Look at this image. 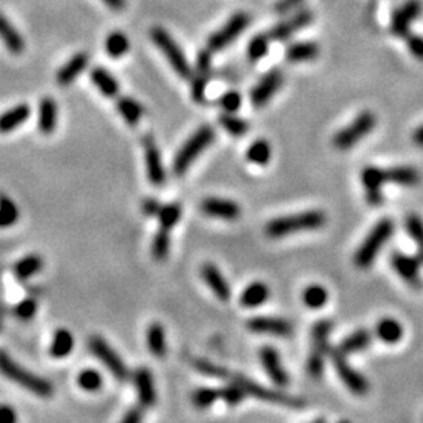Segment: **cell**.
Returning <instances> with one entry per match:
<instances>
[{"label":"cell","instance_id":"cell-1","mask_svg":"<svg viewBox=\"0 0 423 423\" xmlns=\"http://www.w3.org/2000/svg\"><path fill=\"white\" fill-rule=\"evenodd\" d=\"M326 223V215L321 210H306L293 215H285L274 218L265 226V232L272 239H282V237L292 235L303 230H315L323 228Z\"/></svg>","mask_w":423,"mask_h":423},{"label":"cell","instance_id":"cell-2","mask_svg":"<svg viewBox=\"0 0 423 423\" xmlns=\"http://www.w3.org/2000/svg\"><path fill=\"white\" fill-rule=\"evenodd\" d=\"M0 373L16 382V384H19L21 387L38 395V397L47 398L54 393V387L47 380H44V378L32 373V371H28L24 367L16 364L2 349H0Z\"/></svg>","mask_w":423,"mask_h":423},{"label":"cell","instance_id":"cell-3","mask_svg":"<svg viewBox=\"0 0 423 423\" xmlns=\"http://www.w3.org/2000/svg\"><path fill=\"white\" fill-rule=\"evenodd\" d=\"M393 229L395 224L391 218L380 219L358 248V251L354 254L353 259L354 265H356L358 268H369L370 265L375 262V259L382 250V246H384L387 243V240L391 239Z\"/></svg>","mask_w":423,"mask_h":423},{"label":"cell","instance_id":"cell-4","mask_svg":"<svg viewBox=\"0 0 423 423\" xmlns=\"http://www.w3.org/2000/svg\"><path fill=\"white\" fill-rule=\"evenodd\" d=\"M332 331L331 320H318L315 321L312 328V340H310V351L307 358V373L314 380H320L323 375L325 359L331 351L329 348V334Z\"/></svg>","mask_w":423,"mask_h":423},{"label":"cell","instance_id":"cell-5","mask_svg":"<svg viewBox=\"0 0 423 423\" xmlns=\"http://www.w3.org/2000/svg\"><path fill=\"white\" fill-rule=\"evenodd\" d=\"M215 138V132L210 126H202L185 141V144L179 149L173 162V171L176 176H184L191 163H193Z\"/></svg>","mask_w":423,"mask_h":423},{"label":"cell","instance_id":"cell-6","mask_svg":"<svg viewBox=\"0 0 423 423\" xmlns=\"http://www.w3.org/2000/svg\"><path fill=\"white\" fill-rule=\"evenodd\" d=\"M376 126V116L373 111L365 110L354 118V120L338 131L334 138H332V144L338 151H348L351 149L354 144H358L360 140L367 137Z\"/></svg>","mask_w":423,"mask_h":423},{"label":"cell","instance_id":"cell-7","mask_svg":"<svg viewBox=\"0 0 423 423\" xmlns=\"http://www.w3.org/2000/svg\"><path fill=\"white\" fill-rule=\"evenodd\" d=\"M151 39L157 44L160 52L165 55L168 63L171 65L174 72L182 78H191V67L187 61V56L174 41L173 36L162 27H154L151 30Z\"/></svg>","mask_w":423,"mask_h":423},{"label":"cell","instance_id":"cell-8","mask_svg":"<svg viewBox=\"0 0 423 423\" xmlns=\"http://www.w3.org/2000/svg\"><path fill=\"white\" fill-rule=\"evenodd\" d=\"M229 380L241 386V389L246 392V395L248 393L254 395V397L262 400V402L282 404V406H292V408H303L304 406V402L301 398L290 397V395L282 393L278 391H272V389H267L261 384H257V382L248 380L246 376H241L240 373H230Z\"/></svg>","mask_w":423,"mask_h":423},{"label":"cell","instance_id":"cell-9","mask_svg":"<svg viewBox=\"0 0 423 423\" xmlns=\"http://www.w3.org/2000/svg\"><path fill=\"white\" fill-rule=\"evenodd\" d=\"M89 351H91L100 362H102L107 369L110 370V373L120 381L129 380V369L124 364L120 354L113 349L109 343H107L100 336H93L88 342Z\"/></svg>","mask_w":423,"mask_h":423},{"label":"cell","instance_id":"cell-10","mask_svg":"<svg viewBox=\"0 0 423 423\" xmlns=\"http://www.w3.org/2000/svg\"><path fill=\"white\" fill-rule=\"evenodd\" d=\"M329 353H331L332 365H334L337 375L343 381V384L356 395H364L369 392V381H367L358 370H354L353 367L349 365V362L347 360V354L338 351L337 348L331 349Z\"/></svg>","mask_w":423,"mask_h":423},{"label":"cell","instance_id":"cell-11","mask_svg":"<svg viewBox=\"0 0 423 423\" xmlns=\"http://www.w3.org/2000/svg\"><path fill=\"white\" fill-rule=\"evenodd\" d=\"M248 24H250V16L246 13H235L232 18L219 28V30H217L213 35H210V38H208L207 41L208 50L218 52V50L228 47L230 43L235 41L237 36H239L241 32H245Z\"/></svg>","mask_w":423,"mask_h":423},{"label":"cell","instance_id":"cell-12","mask_svg":"<svg viewBox=\"0 0 423 423\" xmlns=\"http://www.w3.org/2000/svg\"><path fill=\"white\" fill-rule=\"evenodd\" d=\"M391 265L400 278L404 282H408L411 287L420 289L423 285V279L420 274L422 262L419 257H413L408 256V254L395 251L391 254Z\"/></svg>","mask_w":423,"mask_h":423},{"label":"cell","instance_id":"cell-13","mask_svg":"<svg viewBox=\"0 0 423 423\" xmlns=\"http://www.w3.org/2000/svg\"><path fill=\"white\" fill-rule=\"evenodd\" d=\"M314 21V13L307 8L298 10L296 13H293L289 19L279 22V24H276L272 32H270V38L276 39V41H285V39H289L292 35H295L296 32L303 30V28H306L307 25H310V22Z\"/></svg>","mask_w":423,"mask_h":423},{"label":"cell","instance_id":"cell-14","mask_svg":"<svg viewBox=\"0 0 423 423\" xmlns=\"http://www.w3.org/2000/svg\"><path fill=\"white\" fill-rule=\"evenodd\" d=\"M422 13L420 0H408L402 7L395 11L391 21V30L395 36L404 38L409 33L411 24L419 18Z\"/></svg>","mask_w":423,"mask_h":423},{"label":"cell","instance_id":"cell-15","mask_svg":"<svg viewBox=\"0 0 423 423\" xmlns=\"http://www.w3.org/2000/svg\"><path fill=\"white\" fill-rule=\"evenodd\" d=\"M259 358H261V362L263 370L267 371V375L270 380H272L276 386L285 387L289 386V375L281 362V356L278 353V349L272 345H265L259 351Z\"/></svg>","mask_w":423,"mask_h":423},{"label":"cell","instance_id":"cell-16","mask_svg":"<svg viewBox=\"0 0 423 423\" xmlns=\"http://www.w3.org/2000/svg\"><path fill=\"white\" fill-rule=\"evenodd\" d=\"M282 80H284V77H282L281 69L270 71L268 74L263 76L261 78V82H259L256 87L251 89V94H250L251 104L254 107H263L265 104H268L273 96L276 94V91L281 88Z\"/></svg>","mask_w":423,"mask_h":423},{"label":"cell","instance_id":"cell-17","mask_svg":"<svg viewBox=\"0 0 423 423\" xmlns=\"http://www.w3.org/2000/svg\"><path fill=\"white\" fill-rule=\"evenodd\" d=\"M360 182L365 190V201L370 206H381L384 202V195H382L384 180L381 176V168L365 166L360 173Z\"/></svg>","mask_w":423,"mask_h":423},{"label":"cell","instance_id":"cell-18","mask_svg":"<svg viewBox=\"0 0 423 423\" xmlns=\"http://www.w3.org/2000/svg\"><path fill=\"white\" fill-rule=\"evenodd\" d=\"M246 328L256 334H272L276 337H289L293 326L289 321L279 317H254L246 323Z\"/></svg>","mask_w":423,"mask_h":423},{"label":"cell","instance_id":"cell-19","mask_svg":"<svg viewBox=\"0 0 423 423\" xmlns=\"http://www.w3.org/2000/svg\"><path fill=\"white\" fill-rule=\"evenodd\" d=\"M210 50H201L196 61V74L193 77V83H191V98L199 104L204 102L206 99V88L208 77H210Z\"/></svg>","mask_w":423,"mask_h":423},{"label":"cell","instance_id":"cell-20","mask_svg":"<svg viewBox=\"0 0 423 423\" xmlns=\"http://www.w3.org/2000/svg\"><path fill=\"white\" fill-rule=\"evenodd\" d=\"M133 382L141 408H151V406H154L157 402V393L151 370L146 369V367H140V369L135 370Z\"/></svg>","mask_w":423,"mask_h":423},{"label":"cell","instance_id":"cell-21","mask_svg":"<svg viewBox=\"0 0 423 423\" xmlns=\"http://www.w3.org/2000/svg\"><path fill=\"white\" fill-rule=\"evenodd\" d=\"M201 210L207 217L228 219V221L240 217L239 204L230 199H221V197H207L201 202Z\"/></svg>","mask_w":423,"mask_h":423},{"label":"cell","instance_id":"cell-22","mask_svg":"<svg viewBox=\"0 0 423 423\" xmlns=\"http://www.w3.org/2000/svg\"><path fill=\"white\" fill-rule=\"evenodd\" d=\"M201 276L202 279L206 281V284L208 285L218 300L221 301H229L230 295H232V290H230V285L228 284V281L223 276V273L219 272V268L217 265H213L210 262L204 263L201 267Z\"/></svg>","mask_w":423,"mask_h":423},{"label":"cell","instance_id":"cell-23","mask_svg":"<svg viewBox=\"0 0 423 423\" xmlns=\"http://www.w3.org/2000/svg\"><path fill=\"white\" fill-rule=\"evenodd\" d=\"M144 160H146V171H148L149 182L154 185V187H162L166 180L165 168H163L159 148H157L154 141L151 140L144 143Z\"/></svg>","mask_w":423,"mask_h":423},{"label":"cell","instance_id":"cell-24","mask_svg":"<svg viewBox=\"0 0 423 423\" xmlns=\"http://www.w3.org/2000/svg\"><path fill=\"white\" fill-rule=\"evenodd\" d=\"M381 176L384 184L392 182L403 187H413L420 182V174L413 166H393L381 168Z\"/></svg>","mask_w":423,"mask_h":423},{"label":"cell","instance_id":"cell-25","mask_svg":"<svg viewBox=\"0 0 423 423\" xmlns=\"http://www.w3.org/2000/svg\"><path fill=\"white\" fill-rule=\"evenodd\" d=\"M56 121H58V107L52 98H44L39 102L38 110V129L44 135L55 132Z\"/></svg>","mask_w":423,"mask_h":423},{"label":"cell","instance_id":"cell-26","mask_svg":"<svg viewBox=\"0 0 423 423\" xmlns=\"http://www.w3.org/2000/svg\"><path fill=\"white\" fill-rule=\"evenodd\" d=\"M87 65H88V55L85 52L76 54L58 71V74H56V82H58V85H61V87H67V85H71L78 76L82 74Z\"/></svg>","mask_w":423,"mask_h":423},{"label":"cell","instance_id":"cell-27","mask_svg":"<svg viewBox=\"0 0 423 423\" xmlns=\"http://www.w3.org/2000/svg\"><path fill=\"white\" fill-rule=\"evenodd\" d=\"M32 115L30 105L19 104L0 115V133H8L21 127Z\"/></svg>","mask_w":423,"mask_h":423},{"label":"cell","instance_id":"cell-28","mask_svg":"<svg viewBox=\"0 0 423 423\" xmlns=\"http://www.w3.org/2000/svg\"><path fill=\"white\" fill-rule=\"evenodd\" d=\"M0 39L5 43V46H7L11 54L21 55L24 52L25 49L24 38L21 36L18 28H14V25L11 24L3 14H0Z\"/></svg>","mask_w":423,"mask_h":423},{"label":"cell","instance_id":"cell-29","mask_svg":"<svg viewBox=\"0 0 423 423\" xmlns=\"http://www.w3.org/2000/svg\"><path fill=\"white\" fill-rule=\"evenodd\" d=\"M371 340H373V334L369 329H358L343 338L337 349L343 354H354L364 351L367 347H370Z\"/></svg>","mask_w":423,"mask_h":423},{"label":"cell","instance_id":"cell-30","mask_svg":"<svg viewBox=\"0 0 423 423\" xmlns=\"http://www.w3.org/2000/svg\"><path fill=\"white\" fill-rule=\"evenodd\" d=\"M318 55L320 46L312 41L293 43L285 52L287 60H289L290 63H306V61L315 60Z\"/></svg>","mask_w":423,"mask_h":423},{"label":"cell","instance_id":"cell-31","mask_svg":"<svg viewBox=\"0 0 423 423\" xmlns=\"http://www.w3.org/2000/svg\"><path fill=\"white\" fill-rule=\"evenodd\" d=\"M270 298V289L267 284H263L261 281L251 282L246 289L241 292L240 295V304L243 307H257Z\"/></svg>","mask_w":423,"mask_h":423},{"label":"cell","instance_id":"cell-32","mask_svg":"<svg viewBox=\"0 0 423 423\" xmlns=\"http://www.w3.org/2000/svg\"><path fill=\"white\" fill-rule=\"evenodd\" d=\"M375 336L384 343H397L403 337V326L398 323V320L386 317L381 318L376 323Z\"/></svg>","mask_w":423,"mask_h":423},{"label":"cell","instance_id":"cell-33","mask_svg":"<svg viewBox=\"0 0 423 423\" xmlns=\"http://www.w3.org/2000/svg\"><path fill=\"white\" fill-rule=\"evenodd\" d=\"M89 77H91L94 87L107 98H115L118 91H120V83L105 67H94Z\"/></svg>","mask_w":423,"mask_h":423},{"label":"cell","instance_id":"cell-34","mask_svg":"<svg viewBox=\"0 0 423 423\" xmlns=\"http://www.w3.org/2000/svg\"><path fill=\"white\" fill-rule=\"evenodd\" d=\"M72 348H74V337L67 329H56L50 343L49 353L55 359H63L69 356Z\"/></svg>","mask_w":423,"mask_h":423},{"label":"cell","instance_id":"cell-35","mask_svg":"<svg viewBox=\"0 0 423 423\" xmlns=\"http://www.w3.org/2000/svg\"><path fill=\"white\" fill-rule=\"evenodd\" d=\"M146 340H148V348L149 351L154 354L157 358H163L166 354V334L165 328L159 323V321H154L151 323L148 328V334H146Z\"/></svg>","mask_w":423,"mask_h":423},{"label":"cell","instance_id":"cell-36","mask_svg":"<svg viewBox=\"0 0 423 423\" xmlns=\"http://www.w3.org/2000/svg\"><path fill=\"white\" fill-rule=\"evenodd\" d=\"M43 267L44 262L41 256H38V254H28V256L22 257L21 261L14 263L13 273L18 279L25 281L32 278V276H35L39 270H43Z\"/></svg>","mask_w":423,"mask_h":423},{"label":"cell","instance_id":"cell-37","mask_svg":"<svg viewBox=\"0 0 423 423\" xmlns=\"http://www.w3.org/2000/svg\"><path fill=\"white\" fill-rule=\"evenodd\" d=\"M116 105H118V111H120V115L122 116V120L132 127L137 126L141 118H143L144 115L143 107H141L135 99L127 98V96L118 99Z\"/></svg>","mask_w":423,"mask_h":423},{"label":"cell","instance_id":"cell-38","mask_svg":"<svg viewBox=\"0 0 423 423\" xmlns=\"http://www.w3.org/2000/svg\"><path fill=\"white\" fill-rule=\"evenodd\" d=\"M246 159L254 165L265 166L272 159V144L267 140H256L246 151Z\"/></svg>","mask_w":423,"mask_h":423},{"label":"cell","instance_id":"cell-39","mask_svg":"<svg viewBox=\"0 0 423 423\" xmlns=\"http://www.w3.org/2000/svg\"><path fill=\"white\" fill-rule=\"evenodd\" d=\"M131 49V41L122 32H111L105 39V50L111 58H120Z\"/></svg>","mask_w":423,"mask_h":423},{"label":"cell","instance_id":"cell-40","mask_svg":"<svg viewBox=\"0 0 423 423\" xmlns=\"http://www.w3.org/2000/svg\"><path fill=\"white\" fill-rule=\"evenodd\" d=\"M169 232L171 230L160 228L154 235V239H152L151 252L155 261L163 262L169 256V246H171V235H169Z\"/></svg>","mask_w":423,"mask_h":423},{"label":"cell","instance_id":"cell-41","mask_svg":"<svg viewBox=\"0 0 423 423\" xmlns=\"http://www.w3.org/2000/svg\"><path fill=\"white\" fill-rule=\"evenodd\" d=\"M329 293L320 284H310L303 290V303L310 309H320L328 303Z\"/></svg>","mask_w":423,"mask_h":423},{"label":"cell","instance_id":"cell-42","mask_svg":"<svg viewBox=\"0 0 423 423\" xmlns=\"http://www.w3.org/2000/svg\"><path fill=\"white\" fill-rule=\"evenodd\" d=\"M219 126H221L226 132L232 135V137H243V135L250 131V126L245 120L235 116L234 113L224 111L223 115H219Z\"/></svg>","mask_w":423,"mask_h":423},{"label":"cell","instance_id":"cell-43","mask_svg":"<svg viewBox=\"0 0 423 423\" xmlns=\"http://www.w3.org/2000/svg\"><path fill=\"white\" fill-rule=\"evenodd\" d=\"M157 217H159L160 228L171 230L174 226L179 223L180 217H182V206L177 204V202H171V204L162 206L159 215Z\"/></svg>","mask_w":423,"mask_h":423},{"label":"cell","instance_id":"cell-44","mask_svg":"<svg viewBox=\"0 0 423 423\" xmlns=\"http://www.w3.org/2000/svg\"><path fill=\"white\" fill-rule=\"evenodd\" d=\"M102 376L98 370L94 369H85L77 376V384L80 389L87 392H98L102 387Z\"/></svg>","mask_w":423,"mask_h":423},{"label":"cell","instance_id":"cell-45","mask_svg":"<svg viewBox=\"0 0 423 423\" xmlns=\"http://www.w3.org/2000/svg\"><path fill=\"white\" fill-rule=\"evenodd\" d=\"M270 50V36L265 33H259L248 44V58L251 61L262 60Z\"/></svg>","mask_w":423,"mask_h":423},{"label":"cell","instance_id":"cell-46","mask_svg":"<svg viewBox=\"0 0 423 423\" xmlns=\"http://www.w3.org/2000/svg\"><path fill=\"white\" fill-rule=\"evenodd\" d=\"M193 367L197 371H199V373L210 376V378H217V380H229V376H230V371L226 370L224 367L213 364L210 362V360H206V359H195Z\"/></svg>","mask_w":423,"mask_h":423},{"label":"cell","instance_id":"cell-47","mask_svg":"<svg viewBox=\"0 0 423 423\" xmlns=\"http://www.w3.org/2000/svg\"><path fill=\"white\" fill-rule=\"evenodd\" d=\"M19 208L8 197L0 199V228H10L18 223Z\"/></svg>","mask_w":423,"mask_h":423},{"label":"cell","instance_id":"cell-48","mask_svg":"<svg viewBox=\"0 0 423 423\" xmlns=\"http://www.w3.org/2000/svg\"><path fill=\"white\" fill-rule=\"evenodd\" d=\"M406 229L419 248V259L423 257V219L419 215H409L406 218Z\"/></svg>","mask_w":423,"mask_h":423},{"label":"cell","instance_id":"cell-49","mask_svg":"<svg viewBox=\"0 0 423 423\" xmlns=\"http://www.w3.org/2000/svg\"><path fill=\"white\" fill-rule=\"evenodd\" d=\"M245 395L246 392L241 389V386H239L234 381H230V384L219 389V400H223V402L229 406H237L243 402Z\"/></svg>","mask_w":423,"mask_h":423},{"label":"cell","instance_id":"cell-50","mask_svg":"<svg viewBox=\"0 0 423 423\" xmlns=\"http://www.w3.org/2000/svg\"><path fill=\"white\" fill-rule=\"evenodd\" d=\"M217 400H219V391H217V389L201 387V389H196L193 393V403L196 408H201V409L210 408Z\"/></svg>","mask_w":423,"mask_h":423},{"label":"cell","instance_id":"cell-51","mask_svg":"<svg viewBox=\"0 0 423 423\" xmlns=\"http://www.w3.org/2000/svg\"><path fill=\"white\" fill-rule=\"evenodd\" d=\"M36 309H38L36 301L32 300V298H25V300L18 303V306L14 307V314L16 317L21 320H30L35 317Z\"/></svg>","mask_w":423,"mask_h":423},{"label":"cell","instance_id":"cell-52","mask_svg":"<svg viewBox=\"0 0 423 423\" xmlns=\"http://www.w3.org/2000/svg\"><path fill=\"white\" fill-rule=\"evenodd\" d=\"M240 105H241V94L237 91L224 93L221 96V99H219V107H221L224 111L235 113L240 109Z\"/></svg>","mask_w":423,"mask_h":423},{"label":"cell","instance_id":"cell-53","mask_svg":"<svg viewBox=\"0 0 423 423\" xmlns=\"http://www.w3.org/2000/svg\"><path fill=\"white\" fill-rule=\"evenodd\" d=\"M404 38H406V43H408L409 52L413 54L417 60L423 61V36L411 35V33H408Z\"/></svg>","mask_w":423,"mask_h":423},{"label":"cell","instance_id":"cell-54","mask_svg":"<svg viewBox=\"0 0 423 423\" xmlns=\"http://www.w3.org/2000/svg\"><path fill=\"white\" fill-rule=\"evenodd\" d=\"M304 2V0H278V2L274 3V13L276 14H287V13H292L293 10H298L301 7V3Z\"/></svg>","mask_w":423,"mask_h":423},{"label":"cell","instance_id":"cell-55","mask_svg":"<svg viewBox=\"0 0 423 423\" xmlns=\"http://www.w3.org/2000/svg\"><path fill=\"white\" fill-rule=\"evenodd\" d=\"M162 208V204L154 197H144L143 202H141V212L148 217H157L159 215Z\"/></svg>","mask_w":423,"mask_h":423},{"label":"cell","instance_id":"cell-56","mask_svg":"<svg viewBox=\"0 0 423 423\" xmlns=\"http://www.w3.org/2000/svg\"><path fill=\"white\" fill-rule=\"evenodd\" d=\"M18 420L16 411L8 404H0V423H14Z\"/></svg>","mask_w":423,"mask_h":423},{"label":"cell","instance_id":"cell-57","mask_svg":"<svg viewBox=\"0 0 423 423\" xmlns=\"http://www.w3.org/2000/svg\"><path fill=\"white\" fill-rule=\"evenodd\" d=\"M141 420H143V409H141V406L140 408L138 406H133V408L129 409L126 415L122 417L124 423H140Z\"/></svg>","mask_w":423,"mask_h":423},{"label":"cell","instance_id":"cell-58","mask_svg":"<svg viewBox=\"0 0 423 423\" xmlns=\"http://www.w3.org/2000/svg\"><path fill=\"white\" fill-rule=\"evenodd\" d=\"M102 2L113 11H122L127 5V0H102Z\"/></svg>","mask_w":423,"mask_h":423},{"label":"cell","instance_id":"cell-59","mask_svg":"<svg viewBox=\"0 0 423 423\" xmlns=\"http://www.w3.org/2000/svg\"><path fill=\"white\" fill-rule=\"evenodd\" d=\"M413 141L417 146H422L423 148V124L420 127H417L413 133Z\"/></svg>","mask_w":423,"mask_h":423},{"label":"cell","instance_id":"cell-60","mask_svg":"<svg viewBox=\"0 0 423 423\" xmlns=\"http://www.w3.org/2000/svg\"><path fill=\"white\" fill-rule=\"evenodd\" d=\"M420 262H422V263H423V257H422V259H420Z\"/></svg>","mask_w":423,"mask_h":423}]
</instances>
